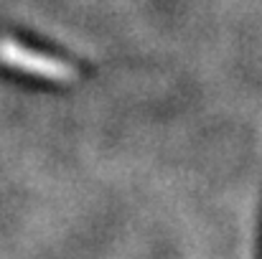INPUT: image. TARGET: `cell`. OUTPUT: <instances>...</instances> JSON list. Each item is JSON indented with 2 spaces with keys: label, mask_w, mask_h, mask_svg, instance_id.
Returning a JSON list of instances; mask_svg holds the SVG:
<instances>
[{
  "label": "cell",
  "mask_w": 262,
  "mask_h": 259,
  "mask_svg": "<svg viewBox=\"0 0 262 259\" xmlns=\"http://www.w3.org/2000/svg\"><path fill=\"white\" fill-rule=\"evenodd\" d=\"M0 64L31 74V77H41V79H51V82H72L77 77L74 66L46 56V54H36L15 41H0Z\"/></svg>",
  "instance_id": "1"
}]
</instances>
